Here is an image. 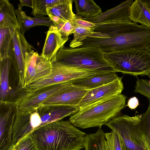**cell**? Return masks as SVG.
<instances>
[{
  "instance_id": "cell-1",
  "label": "cell",
  "mask_w": 150,
  "mask_h": 150,
  "mask_svg": "<svg viewBox=\"0 0 150 150\" xmlns=\"http://www.w3.org/2000/svg\"><path fill=\"white\" fill-rule=\"evenodd\" d=\"M31 134L37 150H82L86 134L69 120L42 125Z\"/></svg>"
},
{
  "instance_id": "cell-2",
  "label": "cell",
  "mask_w": 150,
  "mask_h": 150,
  "mask_svg": "<svg viewBox=\"0 0 150 150\" xmlns=\"http://www.w3.org/2000/svg\"><path fill=\"white\" fill-rule=\"evenodd\" d=\"M82 46H95L103 53L145 49L150 44V28L127 22L117 35L107 38L88 37Z\"/></svg>"
},
{
  "instance_id": "cell-3",
  "label": "cell",
  "mask_w": 150,
  "mask_h": 150,
  "mask_svg": "<svg viewBox=\"0 0 150 150\" xmlns=\"http://www.w3.org/2000/svg\"><path fill=\"white\" fill-rule=\"evenodd\" d=\"M56 60L65 65L97 73L117 72L105 59L103 52L95 46L75 48L62 47Z\"/></svg>"
},
{
  "instance_id": "cell-4",
  "label": "cell",
  "mask_w": 150,
  "mask_h": 150,
  "mask_svg": "<svg viewBox=\"0 0 150 150\" xmlns=\"http://www.w3.org/2000/svg\"><path fill=\"white\" fill-rule=\"evenodd\" d=\"M126 98L121 94L79 110L71 115L69 120L74 126L81 129L101 127L119 115L125 107Z\"/></svg>"
},
{
  "instance_id": "cell-5",
  "label": "cell",
  "mask_w": 150,
  "mask_h": 150,
  "mask_svg": "<svg viewBox=\"0 0 150 150\" xmlns=\"http://www.w3.org/2000/svg\"><path fill=\"white\" fill-rule=\"evenodd\" d=\"M103 56L117 72L134 76L150 72V54L145 49L103 53Z\"/></svg>"
},
{
  "instance_id": "cell-6",
  "label": "cell",
  "mask_w": 150,
  "mask_h": 150,
  "mask_svg": "<svg viewBox=\"0 0 150 150\" xmlns=\"http://www.w3.org/2000/svg\"><path fill=\"white\" fill-rule=\"evenodd\" d=\"M141 115H118L105 125L120 136L125 150H149L141 122Z\"/></svg>"
},
{
  "instance_id": "cell-7",
  "label": "cell",
  "mask_w": 150,
  "mask_h": 150,
  "mask_svg": "<svg viewBox=\"0 0 150 150\" xmlns=\"http://www.w3.org/2000/svg\"><path fill=\"white\" fill-rule=\"evenodd\" d=\"M52 70L50 75L17 91L20 100L25 95L43 88L73 80L87 77L97 73L90 71L71 67L64 65L56 59L51 62Z\"/></svg>"
},
{
  "instance_id": "cell-8",
  "label": "cell",
  "mask_w": 150,
  "mask_h": 150,
  "mask_svg": "<svg viewBox=\"0 0 150 150\" xmlns=\"http://www.w3.org/2000/svg\"><path fill=\"white\" fill-rule=\"evenodd\" d=\"M0 102V150H7L12 144L13 128L18 105L13 101Z\"/></svg>"
},
{
  "instance_id": "cell-9",
  "label": "cell",
  "mask_w": 150,
  "mask_h": 150,
  "mask_svg": "<svg viewBox=\"0 0 150 150\" xmlns=\"http://www.w3.org/2000/svg\"><path fill=\"white\" fill-rule=\"evenodd\" d=\"M52 70L51 62L42 58L37 52L33 51L27 53L24 69V87L48 76L51 73Z\"/></svg>"
},
{
  "instance_id": "cell-10",
  "label": "cell",
  "mask_w": 150,
  "mask_h": 150,
  "mask_svg": "<svg viewBox=\"0 0 150 150\" xmlns=\"http://www.w3.org/2000/svg\"><path fill=\"white\" fill-rule=\"evenodd\" d=\"M71 83L68 82L50 85L25 95L18 104L19 110L30 112L36 111L44 101L65 90Z\"/></svg>"
},
{
  "instance_id": "cell-11",
  "label": "cell",
  "mask_w": 150,
  "mask_h": 150,
  "mask_svg": "<svg viewBox=\"0 0 150 150\" xmlns=\"http://www.w3.org/2000/svg\"><path fill=\"white\" fill-rule=\"evenodd\" d=\"M122 77H118L113 82L89 90L77 106L79 110L96 104L121 94L124 89Z\"/></svg>"
},
{
  "instance_id": "cell-12",
  "label": "cell",
  "mask_w": 150,
  "mask_h": 150,
  "mask_svg": "<svg viewBox=\"0 0 150 150\" xmlns=\"http://www.w3.org/2000/svg\"><path fill=\"white\" fill-rule=\"evenodd\" d=\"M13 40L14 61L18 71L19 81L17 88L24 87L25 61L26 53L34 51V48L26 40L20 28L10 29Z\"/></svg>"
},
{
  "instance_id": "cell-13",
  "label": "cell",
  "mask_w": 150,
  "mask_h": 150,
  "mask_svg": "<svg viewBox=\"0 0 150 150\" xmlns=\"http://www.w3.org/2000/svg\"><path fill=\"white\" fill-rule=\"evenodd\" d=\"M41 124L40 116L37 111L25 112L19 110L16 116L13 128V145L40 127Z\"/></svg>"
},
{
  "instance_id": "cell-14",
  "label": "cell",
  "mask_w": 150,
  "mask_h": 150,
  "mask_svg": "<svg viewBox=\"0 0 150 150\" xmlns=\"http://www.w3.org/2000/svg\"><path fill=\"white\" fill-rule=\"evenodd\" d=\"M133 1V0L122 1L115 7L107 9L93 18H81L95 24L108 22H131L129 18V9L130 6Z\"/></svg>"
},
{
  "instance_id": "cell-15",
  "label": "cell",
  "mask_w": 150,
  "mask_h": 150,
  "mask_svg": "<svg viewBox=\"0 0 150 150\" xmlns=\"http://www.w3.org/2000/svg\"><path fill=\"white\" fill-rule=\"evenodd\" d=\"M79 110L78 106L57 105H41L36 111L40 117L41 121L40 127L60 120L64 117L74 114Z\"/></svg>"
},
{
  "instance_id": "cell-16",
  "label": "cell",
  "mask_w": 150,
  "mask_h": 150,
  "mask_svg": "<svg viewBox=\"0 0 150 150\" xmlns=\"http://www.w3.org/2000/svg\"><path fill=\"white\" fill-rule=\"evenodd\" d=\"M88 91L76 86L71 82L66 89L50 97L41 105H57L77 106Z\"/></svg>"
},
{
  "instance_id": "cell-17",
  "label": "cell",
  "mask_w": 150,
  "mask_h": 150,
  "mask_svg": "<svg viewBox=\"0 0 150 150\" xmlns=\"http://www.w3.org/2000/svg\"><path fill=\"white\" fill-rule=\"evenodd\" d=\"M68 39L62 36L54 25H52L47 32L41 56L51 62L56 59L58 51Z\"/></svg>"
},
{
  "instance_id": "cell-18",
  "label": "cell",
  "mask_w": 150,
  "mask_h": 150,
  "mask_svg": "<svg viewBox=\"0 0 150 150\" xmlns=\"http://www.w3.org/2000/svg\"><path fill=\"white\" fill-rule=\"evenodd\" d=\"M116 72H110L98 73L88 77L80 78L71 81L74 85L91 90L110 83L118 77Z\"/></svg>"
},
{
  "instance_id": "cell-19",
  "label": "cell",
  "mask_w": 150,
  "mask_h": 150,
  "mask_svg": "<svg viewBox=\"0 0 150 150\" xmlns=\"http://www.w3.org/2000/svg\"><path fill=\"white\" fill-rule=\"evenodd\" d=\"M14 62L10 57L0 60V102L12 100L14 96L15 90L10 86L9 76L10 68Z\"/></svg>"
},
{
  "instance_id": "cell-20",
  "label": "cell",
  "mask_w": 150,
  "mask_h": 150,
  "mask_svg": "<svg viewBox=\"0 0 150 150\" xmlns=\"http://www.w3.org/2000/svg\"><path fill=\"white\" fill-rule=\"evenodd\" d=\"M129 18L134 23L150 28V8L143 0H136L129 7Z\"/></svg>"
},
{
  "instance_id": "cell-21",
  "label": "cell",
  "mask_w": 150,
  "mask_h": 150,
  "mask_svg": "<svg viewBox=\"0 0 150 150\" xmlns=\"http://www.w3.org/2000/svg\"><path fill=\"white\" fill-rule=\"evenodd\" d=\"M15 9L8 0H0V29L20 28Z\"/></svg>"
},
{
  "instance_id": "cell-22",
  "label": "cell",
  "mask_w": 150,
  "mask_h": 150,
  "mask_svg": "<svg viewBox=\"0 0 150 150\" xmlns=\"http://www.w3.org/2000/svg\"><path fill=\"white\" fill-rule=\"evenodd\" d=\"M76 15L86 18L94 17L102 13L101 8L93 0H73Z\"/></svg>"
},
{
  "instance_id": "cell-23",
  "label": "cell",
  "mask_w": 150,
  "mask_h": 150,
  "mask_svg": "<svg viewBox=\"0 0 150 150\" xmlns=\"http://www.w3.org/2000/svg\"><path fill=\"white\" fill-rule=\"evenodd\" d=\"M73 0H65L63 3L54 7L47 8V15L57 17L64 21H74L76 16L72 10Z\"/></svg>"
},
{
  "instance_id": "cell-24",
  "label": "cell",
  "mask_w": 150,
  "mask_h": 150,
  "mask_svg": "<svg viewBox=\"0 0 150 150\" xmlns=\"http://www.w3.org/2000/svg\"><path fill=\"white\" fill-rule=\"evenodd\" d=\"M10 57L14 60L13 40L10 29H0V60Z\"/></svg>"
},
{
  "instance_id": "cell-25",
  "label": "cell",
  "mask_w": 150,
  "mask_h": 150,
  "mask_svg": "<svg viewBox=\"0 0 150 150\" xmlns=\"http://www.w3.org/2000/svg\"><path fill=\"white\" fill-rule=\"evenodd\" d=\"M105 133L100 127L95 133L86 134L84 150H105Z\"/></svg>"
},
{
  "instance_id": "cell-26",
  "label": "cell",
  "mask_w": 150,
  "mask_h": 150,
  "mask_svg": "<svg viewBox=\"0 0 150 150\" xmlns=\"http://www.w3.org/2000/svg\"><path fill=\"white\" fill-rule=\"evenodd\" d=\"M31 13L35 16H43L47 15V8L54 7L63 3L65 0H33Z\"/></svg>"
},
{
  "instance_id": "cell-27",
  "label": "cell",
  "mask_w": 150,
  "mask_h": 150,
  "mask_svg": "<svg viewBox=\"0 0 150 150\" xmlns=\"http://www.w3.org/2000/svg\"><path fill=\"white\" fill-rule=\"evenodd\" d=\"M105 150H125V147L120 135L112 130L105 133Z\"/></svg>"
},
{
  "instance_id": "cell-28",
  "label": "cell",
  "mask_w": 150,
  "mask_h": 150,
  "mask_svg": "<svg viewBox=\"0 0 150 150\" xmlns=\"http://www.w3.org/2000/svg\"><path fill=\"white\" fill-rule=\"evenodd\" d=\"M75 26V31L73 34V39L71 41L69 45L70 47L72 48L79 47L81 42L94 32L92 29Z\"/></svg>"
},
{
  "instance_id": "cell-29",
  "label": "cell",
  "mask_w": 150,
  "mask_h": 150,
  "mask_svg": "<svg viewBox=\"0 0 150 150\" xmlns=\"http://www.w3.org/2000/svg\"><path fill=\"white\" fill-rule=\"evenodd\" d=\"M15 13L20 26V30L24 34L30 28L34 26V22L33 18L28 16L25 12L15 10Z\"/></svg>"
},
{
  "instance_id": "cell-30",
  "label": "cell",
  "mask_w": 150,
  "mask_h": 150,
  "mask_svg": "<svg viewBox=\"0 0 150 150\" xmlns=\"http://www.w3.org/2000/svg\"><path fill=\"white\" fill-rule=\"evenodd\" d=\"M146 111L141 115V122L147 146L150 150V99Z\"/></svg>"
},
{
  "instance_id": "cell-31",
  "label": "cell",
  "mask_w": 150,
  "mask_h": 150,
  "mask_svg": "<svg viewBox=\"0 0 150 150\" xmlns=\"http://www.w3.org/2000/svg\"><path fill=\"white\" fill-rule=\"evenodd\" d=\"M13 150H37L31 133L28 134L13 145Z\"/></svg>"
},
{
  "instance_id": "cell-32",
  "label": "cell",
  "mask_w": 150,
  "mask_h": 150,
  "mask_svg": "<svg viewBox=\"0 0 150 150\" xmlns=\"http://www.w3.org/2000/svg\"><path fill=\"white\" fill-rule=\"evenodd\" d=\"M62 36L64 38H68L69 36L73 34L75 31V26L74 21H62L55 25Z\"/></svg>"
},
{
  "instance_id": "cell-33",
  "label": "cell",
  "mask_w": 150,
  "mask_h": 150,
  "mask_svg": "<svg viewBox=\"0 0 150 150\" xmlns=\"http://www.w3.org/2000/svg\"><path fill=\"white\" fill-rule=\"evenodd\" d=\"M134 91L150 99V85L146 79H138L136 81Z\"/></svg>"
},
{
  "instance_id": "cell-34",
  "label": "cell",
  "mask_w": 150,
  "mask_h": 150,
  "mask_svg": "<svg viewBox=\"0 0 150 150\" xmlns=\"http://www.w3.org/2000/svg\"><path fill=\"white\" fill-rule=\"evenodd\" d=\"M33 18L34 22V26H46L50 27L54 25L53 22L49 17L35 16Z\"/></svg>"
},
{
  "instance_id": "cell-35",
  "label": "cell",
  "mask_w": 150,
  "mask_h": 150,
  "mask_svg": "<svg viewBox=\"0 0 150 150\" xmlns=\"http://www.w3.org/2000/svg\"><path fill=\"white\" fill-rule=\"evenodd\" d=\"M74 23L75 26H79L93 29L96 26L95 24L84 20L79 16H76L74 19Z\"/></svg>"
},
{
  "instance_id": "cell-36",
  "label": "cell",
  "mask_w": 150,
  "mask_h": 150,
  "mask_svg": "<svg viewBox=\"0 0 150 150\" xmlns=\"http://www.w3.org/2000/svg\"><path fill=\"white\" fill-rule=\"evenodd\" d=\"M138 99L135 97L129 99L128 101L127 106L131 109H135L139 105Z\"/></svg>"
},
{
  "instance_id": "cell-37",
  "label": "cell",
  "mask_w": 150,
  "mask_h": 150,
  "mask_svg": "<svg viewBox=\"0 0 150 150\" xmlns=\"http://www.w3.org/2000/svg\"><path fill=\"white\" fill-rule=\"evenodd\" d=\"M20 4L18 5V9L22 11V8L23 6H26L31 8L33 6V0H20Z\"/></svg>"
},
{
  "instance_id": "cell-38",
  "label": "cell",
  "mask_w": 150,
  "mask_h": 150,
  "mask_svg": "<svg viewBox=\"0 0 150 150\" xmlns=\"http://www.w3.org/2000/svg\"><path fill=\"white\" fill-rule=\"evenodd\" d=\"M150 8V0H143Z\"/></svg>"
},
{
  "instance_id": "cell-39",
  "label": "cell",
  "mask_w": 150,
  "mask_h": 150,
  "mask_svg": "<svg viewBox=\"0 0 150 150\" xmlns=\"http://www.w3.org/2000/svg\"><path fill=\"white\" fill-rule=\"evenodd\" d=\"M145 50H146L150 54V44L146 47Z\"/></svg>"
},
{
  "instance_id": "cell-40",
  "label": "cell",
  "mask_w": 150,
  "mask_h": 150,
  "mask_svg": "<svg viewBox=\"0 0 150 150\" xmlns=\"http://www.w3.org/2000/svg\"><path fill=\"white\" fill-rule=\"evenodd\" d=\"M13 146L12 144L7 150H13Z\"/></svg>"
},
{
  "instance_id": "cell-41",
  "label": "cell",
  "mask_w": 150,
  "mask_h": 150,
  "mask_svg": "<svg viewBox=\"0 0 150 150\" xmlns=\"http://www.w3.org/2000/svg\"><path fill=\"white\" fill-rule=\"evenodd\" d=\"M147 75L149 77L150 79V72H149Z\"/></svg>"
},
{
  "instance_id": "cell-42",
  "label": "cell",
  "mask_w": 150,
  "mask_h": 150,
  "mask_svg": "<svg viewBox=\"0 0 150 150\" xmlns=\"http://www.w3.org/2000/svg\"><path fill=\"white\" fill-rule=\"evenodd\" d=\"M148 81H149V84L150 85V80Z\"/></svg>"
}]
</instances>
